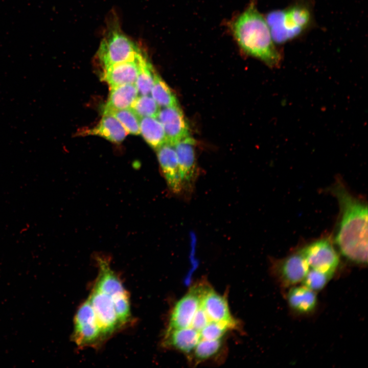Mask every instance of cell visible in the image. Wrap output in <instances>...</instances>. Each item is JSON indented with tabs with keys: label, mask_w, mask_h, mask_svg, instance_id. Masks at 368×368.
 Segmentation results:
<instances>
[{
	"label": "cell",
	"mask_w": 368,
	"mask_h": 368,
	"mask_svg": "<svg viewBox=\"0 0 368 368\" xmlns=\"http://www.w3.org/2000/svg\"><path fill=\"white\" fill-rule=\"evenodd\" d=\"M273 41L283 44L305 33L313 24L310 0H295L282 9L272 10L265 16Z\"/></svg>",
	"instance_id": "cell-3"
},
{
	"label": "cell",
	"mask_w": 368,
	"mask_h": 368,
	"mask_svg": "<svg viewBox=\"0 0 368 368\" xmlns=\"http://www.w3.org/2000/svg\"><path fill=\"white\" fill-rule=\"evenodd\" d=\"M155 150L169 189L176 195L182 194L184 192L183 186L174 145L166 142Z\"/></svg>",
	"instance_id": "cell-14"
},
{
	"label": "cell",
	"mask_w": 368,
	"mask_h": 368,
	"mask_svg": "<svg viewBox=\"0 0 368 368\" xmlns=\"http://www.w3.org/2000/svg\"><path fill=\"white\" fill-rule=\"evenodd\" d=\"M138 94L135 83L111 87L103 109H121L131 108L138 97Z\"/></svg>",
	"instance_id": "cell-19"
},
{
	"label": "cell",
	"mask_w": 368,
	"mask_h": 368,
	"mask_svg": "<svg viewBox=\"0 0 368 368\" xmlns=\"http://www.w3.org/2000/svg\"><path fill=\"white\" fill-rule=\"evenodd\" d=\"M97 262L98 275L94 288L112 299L120 321L126 324L130 320L131 316L128 294L108 261L99 257Z\"/></svg>",
	"instance_id": "cell-5"
},
{
	"label": "cell",
	"mask_w": 368,
	"mask_h": 368,
	"mask_svg": "<svg viewBox=\"0 0 368 368\" xmlns=\"http://www.w3.org/2000/svg\"><path fill=\"white\" fill-rule=\"evenodd\" d=\"M200 306L210 321L225 323L234 329L238 327L237 321L231 313L226 298L217 293L210 286L203 293Z\"/></svg>",
	"instance_id": "cell-15"
},
{
	"label": "cell",
	"mask_w": 368,
	"mask_h": 368,
	"mask_svg": "<svg viewBox=\"0 0 368 368\" xmlns=\"http://www.w3.org/2000/svg\"><path fill=\"white\" fill-rule=\"evenodd\" d=\"M210 321L206 313L200 305L193 318L190 327L200 333Z\"/></svg>",
	"instance_id": "cell-28"
},
{
	"label": "cell",
	"mask_w": 368,
	"mask_h": 368,
	"mask_svg": "<svg viewBox=\"0 0 368 368\" xmlns=\"http://www.w3.org/2000/svg\"><path fill=\"white\" fill-rule=\"evenodd\" d=\"M150 94L160 108L179 105L175 94L157 73L154 76Z\"/></svg>",
	"instance_id": "cell-22"
},
{
	"label": "cell",
	"mask_w": 368,
	"mask_h": 368,
	"mask_svg": "<svg viewBox=\"0 0 368 368\" xmlns=\"http://www.w3.org/2000/svg\"><path fill=\"white\" fill-rule=\"evenodd\" d=\"M81 134L97 135L112 142L119 143L124 140L128 133L114 117L109 114H103L96 126L83 131Z\"/></svg>",
	"instance_id": "cell-18"
},
{
	"label": "cell",
	"mask_w": 368,
	"mask_h": 368,
	"mask_svg": "<svg viewBox=\"0 0 368 368\" xmlns=\"http://www.w3.org/2000/svg\"><path fill=\"white\" fill-rule=\"evenodd\" d=\"M156 72L151 63L146 58L142 64L135 82L140 95H149Z\"/></svg>",
	"instance_id": "cell-24"
},
{
	"label": "cell",
	"mask_w": 368,
	"mask_h": 368,
	"mask_svg": "<svg viewBox=\"0 0 368 368\" xmlns=\"http://www.w3.org/2000/svg\"><path fill=\"white\" fill-rule=\"evenodd\" d=\"M333 275L309 268L303 280V285L316 292L322 290Z\"/></svg>",
	"instance_id": "cell-26"
},
{
	"label": "cell",
	"mask_w": 368,
	"mask_h": 368,
	"mask_svg": "<svg viewBox=\"0 0 368 368\" xmlns=\"http://www.w3.org/2000/svg\"><path fill=\"white\" fill-rule=\"evenodd\" d=\"M286 298L290 309L299 314L311 313L315 310L317 304L315 292L303 285L291 287Z\"/></svg>",
	"instance_id": "cell-17"
},
{
	"label": "cell",
	"mask_w": 368,
	"mask_h": 368,
	"mask_svg": "<svg viewBox=\"0 0 368 368\" xmlns=\"http://www.w3.org/2000/svg\"><path fill=\"white\" fill-rule=\"evenodd\" d=\"M195 144L189 135L174 145L184 191H192L197 176Z\"/></svg>",
	"instance_id": "cell-11"
},
{
	"label": "cell",
	"mask_w": 368,
	"mask_h": 368,
	"mask_svg": "<svg viewBox=\"0 0 368 368\" xmlns=\"http://www.w3.org/2000/svg\"><path fill=\"white\" fill-rule=\"evenodd\" d=\"M105 339L122 327L112 299L105 293L93 288L88 298Z\"/></svg>",
	"instance_id": "cell-10"
},
{
	"label": "cell",
	"mask_w": 368,
	"mask_h": 368,
	"mask_svg": "<svg viewBox=\"0 0 368 368\" xmlns=\"http://www.w3.org/2000/svg\"><path fill=\"white\" fill-rule=\"evenodd\" d=\"M146 58L142 52L133 59L109 66L101 72V80L106 82L110 88L135 83L141 66Z\"/></svg>",
	"instance_id": "cell-12"
},
{
	"label": "cell",
	"mask_w": 368,
	"mask_h": 368,
	"mask_svg": "<svg viewBox=\"0 0 368 368\" xmlns=\"http://www.w3.org/2000/svg\"><path fill=\"white\" fill-rule=\"evenodd\" d=\"M309 267L298 251L282 259L274 261L271 272L282 287H292L302 282Z\"/></svg>",
	"instance_id": "cell-9"
},
{
	"label": "cell",
	"mask_w": 368,
	"mask_h": 368,
	"mask_svg": "<svg viewBox=\"0 0 368 368\" xmlns=\"http://www.w3.org/2000/svg\"><path fill=\"white\" fill-rule=\"evenodd\" d=\"M233 329L225 323L210 321L200 332V339H219L222 338L227 331Z\"/></svg>",
	"instance_id": "cell-27"
},
{
	"label": "cell",
	"mask_w": 368,
	"mask_h": 368,
	"mask_svg": "<svg viewBox=\"0 0 368 368\" xmlns=\"http://www.w3.org/2000/svg\"><path fill=\"white\" fill-rule=\"evenodd\" d=\"M200 340L199 332L191 327L166 331L163 341L165 348L188 355Z\"/></svg>",
	"instance_id": "cell-16"
},
{
	"label": "cell",
	"mask_w": 368,
	"mask_h": 368,
	"mask_svg": "<svg viewBox=\"0 0 368 368\" xmlns=\"http://www.w3.org/2000/svg\"><path fill=\"white\" fill-rule=\"evenodd\" d=\"M140 129L144 140L155 149L167 142L163 126L157 118H140Z\"/></svg>",
	"instance_id": "cell-20"
},
{
	"label": "cell",
	"mask_w": 368,
	"mask_h": 368,
	"mask_svg": "<svg viewBox=\"0 0 368 368\" xmlns=\"http://www.w3.org/2000/svg\"><path fill=\"white\" fill-rule=\"evenodd\" d=\"M156 118L163 126L167 142L174 145L190 135L188 122L179 105L160 108Z\"/></svg>",
	"instance_id": "cell-13"
},
{
	"label": "cell",
	"mask_w": 368,
	"mask_h": 368,
	"mask_svg": "<svg viewBox=\"0 0 368 368\" xmlns=\"http://www.w3.org/2000/svg\"><path fill=\"white\" fill-rule=\"evenodd\" d=\"M331 191L337 198L340 217L335 243L348 261L360 265L367 264V205L353 195L338 180Z\"/></svg>",
	"instance_id": "cell-1"
},
{
	"label": "cell",
	"mask_w": 368,
	"mask_h": 368,
	"mask_svg": "<svg viewBox=\"0 0 368 368\" xmlns=\"http://www.w3.org/2000/svg\"><path fill=\"white\" fill-rule=\"evenodd\" d=\"M110 25L96 55L101 72L143 52L138 44L123 32L118 24Z\"/></svg>",
	"instance_id": "cell-4"
},
{
	"label": "cell",
	"mask_w": 368,
	"mask_h": 368,
	"mask_svg": "<svg viewBox=\"0 0 368 368\" xmlns=\"http://www.w3.org/2000/svg\"><path fill=\"white\" fill-rule=\"evenodd\" d=\"M74 326L73 338L79 348L97 347L106 340L88 299L78 308Z\"/></svg>",
	"instance_id": "cell-6"
},
{
	"label": "cell",
	"mask_w": 368,
	"mask_h": 368,
	"mask_svg": "<svg viewBox=\"0 0 368 368\" xmlns=\"http://www.w3.org/2000/svg\"><path fill=\"white\" fill-rule=\"evenodd\" d=\"M103 114H109L114 117L128 133L135 135L140 133V117L131 108L121 109H103Z\"/></svg>",
	"instance_id": "cell-23"
},
{
	"label": "cell",
	"mask_w": 368,
	"mask_h": 368,
	"mask_svg": "<svg viewBox=\"0 0 368 368\" xmlns=\"http://www.w3.org/2000/svg\"><path fill=\"white\" fill-rule=\"evenodd\" d=\"M229 28L238 46L245 54L270 67L279 65L282 55L272 38L265 17L252 1L230 22Z\"/></svg>",
	"instance_id": "cell-2"
},
{
	"label": "cell",
	"mask_w": 368,
	"mask_h": 368,
	"mask_svg": "<svg viewBox=\"0 0 368 368\" xmlns=\"http://www.w3.org/2000/svg\"><path fill=\"white\" fill-rule=\"evenodd\" d=\"M208 286V284L204 282L195 284L175 304L170 314L166 331L190 327Z\"/></svg>",
	"instance_id": "cell-7"
},
{
	"label": "cell",
	"mask_w": 368,
	"mask_h": 368,
	"mask_svg": "<svg viewBox=\"0 0 368 368\" xmlns=\"http://www.w3.org/2000/svg\"><path fill=\"white\" fill-rule=\"evenodd\" d=\"M299 251L309 268L333 275L339 266V255L328 238L314 241Z\"/></svg>",
	"instance_id": "cell-8"
},
{
	"label": "cell",
	"mask_w": 368,
	"mask_h": 368,
	"mask_svg": "<svg viewBox=\"0 0 368 368\" xmlns=\"http://www.w3.org/2000/svg\"><path fill=\"white\" fill-rule=\"evenodd\" d=\"M131 108L140 118L145 117H157L160 107L149 95L137 97Z\"/></svg>",
	"instance_id": "cell-25"
},
{
	"label": "cell",
	"mask_w": 368,
	"mask_h": 368,
	"mask_svg": "<svg viewBox=\"0 0 368 368\" xmlns=\"http://www.w3.org/2000/svg\"><path fill=\"white\" fill-rule=\"evenodd\" d=\"M222 338L216 340L200 339L188 354L191 363L197 365L216 356L223 347Z\"/></svg>",
	"instance_id": "cell-21"
}]
</instances>
